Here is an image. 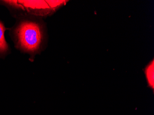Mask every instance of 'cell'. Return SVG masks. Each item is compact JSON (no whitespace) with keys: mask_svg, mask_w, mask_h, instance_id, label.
I'll return each instance as SVG.
<instances>
[{"mask_svg":"<svg viewBox=\"0 0 154 115\" xmlns=\"http://www.w3.org/2000/svg\"><path fill=\"white\" fill-rule=\"evenodd\" d=\"M6 30L3 24L0 21V54L6 53L8 50V46L5 38Z\"/></svg>","mask_w":154,"mask_h":115,"instance_id":"3","label":"cell"},{"mask_svg":"<svg viewBox=\"0 0 154 115\" xmlns=\"http://www.w3.org/2000/svg\"><path fill=\"white\" fill-rule=\"evenodd\" d=\"M146 77L147 79L148 83L149 86L154 88V61H152V64H149V65L146 68Z\"/></svg>","mask_w":154,"mask_h":115,"instance_id":"4","label":"cell"},{"mask_svg":"<svg viewBox=\"0 0 154 115\" xmlns=\"http://www.w3.org/2000/svg\"><path fill=\"white\" fill-rule=\"evenodd\" d=\"M20 13H26L45 19L51 16L65 5L66 1H4Z\"/></svg>","mask_w":154,"mask_h":115,"instance_id":"2","label":"cell"},{"mask_svg":"<svg viewBox=\"0 0 154 115\" xmlns=\"http://www.w3.org/2000/svg\"><path fill=\"white\" fill-rule=\"evenodd\" d=\"M41 17L20 13V18L14 29L16 47L34 61L46 48L48 34L46 23Z\"/></svg>","mask_w":154,"mask_h":115,"instance_id":"1","label":"cell"}]
</instances>
